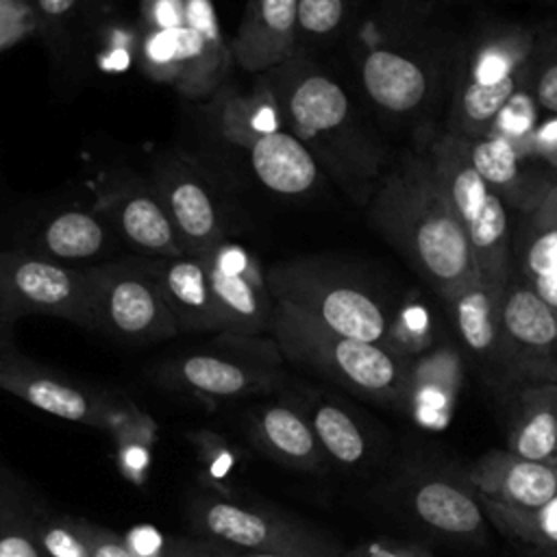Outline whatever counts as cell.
Masks as SVG:
<instances>
[{
    "mask_svg": "<svg viewBox=\"0 0 557 557\" xmlns=\"http://www.w3.org/2000/svg\"><path fill=\"white\" fill-rule=\"evenodd\" d=\"M0 389L61 420L107 431L117 400L50 370L17 348L0 352Z\"/></svg>",
    "mask_w": 557,
    "mask_h": 557,
    "instance_id": "30bf717a",
    "label": "cell"
},
{
    "mask_svg": "<svg viewBox=\"0 0 557 557\" xmlns=\"http://www.w3.org/2000/svg\"><path fill=\"white\" fill-rule=\"evenodd\" d=\"M524 102H527V98H509V104L503 111V126H507L511 133H524L533 120L531 107L520 113Z\"/></svg>",
    "mask_w": 557,
    "mask_h": 557,
    "instance_id": "7bdbcfd3",
    "label": "cell"
},
{
    "mask_svg": "<svg viewBox=\"0 0 557 557\" xmlns=\"http://www.w3.org/2000/svg\"><path fill=\"white\" fill-rule=\"evenodd\" d=\"M120 244V237L100 211L63 209L50 215L35 233L37 255L70 263L89 265Z\"/></svg>",
    "mask_w": 557,
    "mask_h": 557,
    "instance_id": "ac0fdd59",
    "label": "cell"
},
{
    "mask_svg": "<svg viewBox=\"0 0 557 557\" xmlns=\"http://www.w3.org/2000/svg\"><path fill=\"white\" fill-rule=\"evenodd\" d=\"M98 211L111 224L120 242L137 255H185V246L172 224V218L148 178L128 176L111 181L100 191Z\"/></svg>",
    "mask_w": 557,
    "mask_h": 557,
    "instance_id": "8fae6325",
    "label": "cell"
},
{
    "mask_svg": "<svg viewBox=\"0 0 557 557\" xmlns=\"http://www.w3.org/2000/svg\"><path fill=\"white\" fill-rule=\"evenodd\" d=\"M233 63L231 44L224 41L220 22H185L174 41L172 87L191 100L213 96Z\"/></svg>",
    "mask_w": 557,
    "mask_h": 557,
    "instance_id": "e0dca14e",
    "label": "cell"
},
{
    "mask_svg": "<svg viewBox=\"0 0 557 557\" xmlns=\"http://www.w3.org/2000/svg\"><path fill=\"white\" fill-rule=\"evenodd\" d=\"M500 315L507 335L518 346L529 350H548L557 344V318L535 292H513Z\"/></svg>",
    "mask_w": 557,
    "mask_h": 557,
    "instance_id": "d4e9b609",
    "label": "cell"
},
{
    "mask_svg": "<svg viewBox=\"0 0 557 557\" xmlns=\"http://www.w3.org/2000/svg\"><path fill=\"white\" fill-rule=\"evenodd\" d=\"M252 444L281 466L313 472L329 459L296 398H281L257 407L248 418Z\"/></svg>",
    "mask_w": 557,
    "mask_h": 557,
    "instance_id": "9a60e30c",
    "label": "cell"
},
{
    "mask_svg": "<svg viewBox=\"0 0 557 557\" xmlns=\"http://www.w3.org/2000/svg\"><path fill=\"white\" fill-rule=\"evenodd\" d=\"M487 194L490 191L485 187V181L479 176V172L474 168H466L455 176L453 198H455V205H457L461 218L466 220V224L479 213Z\"/></svg>",
    "mask_w": 557,
    "mask_h": 557,
    "instance_id": "8d00e7d4",
    "label": "cell"
},
{
    "mask_svg": "<svg viewBox=\"0 0 557 557\" xmlns=\"http://www.w3.org/2000/svg\"><path fill=\"white\" fill-rule=\"evenodd\" d=\"M157 557H283L272 553H259L242 546H233L207 537H165L157 550Z\"/></svg>",
    "mask_w": 557,
    "mask_h": 557,
    "instance_id": "4dcf8cb0",
    "label": "cell"
},
{
    "mask_svg": "<svg viewBox=\"0 0 557 557\" xmlns=\"http://www.w3.org/2000/svg\"><path fill=\"white\" fill-rule=\"evenodd\" d=\"M35 30L33 15L24 0H0V50Z\"/></svg>",
    "mask_w": 557,
    "mask_h": 557,
    "instance_id": "f35d334b",
    "label": "cell"
},
{
    "mask_svg": "<svg viewBox=\"0 0 557 557\" xmlns=\"http://www.w3.org/2000/svg\"><path fill=\"white\" fill-rule=\"evenodd\" d=\"M107 433L115 437L117 466L122 474L131 483L144 485L152 461V444L157 437L154 420L139 411L133 403H117Z\"/></svg>",
    "mask_w": 557,
    "mask_h": 557,
    "instance_id": "603a6c76",
    "label": "cell"
},
{
    "mask_svg": "<svg viewBox=\"0 0 557 557\" xmlns=\"http://www.w3.org/2000/svg\"><path fill=\"white\" fill-rule=\"evenodd\" d=\"M37 535L48 557H91L70 516H48L39 511Z\"/></svg>",
    "mask_w": 557,
    "mask_h": 557,
    "instance_id": "f546056e",
    "label": "cell"
},
{
    "mask_svg": "<svg viewBox=\"0 0 557 557\" xmlns=\"http://www.w3.org/2000/svg\"><path fill=\"white\" fill-rule=\"evenodd\" d=\"M535 289H537L535 294H537L550 309H557V272L537 276Z\"/></svg>",
    "mask_w": 557,
    "mask_h": 557,
    "instance_id": "f6af8a7d",
    "label": "cell"
},
{
    "mask_svg": "<svg viewBox=\"0 0 557 557\" xmlns=\"http://www.w3.org/2000/svg\"><path fill=\"white\" fill-rule=\"evenodd\" d=\"M496 529L533 557H557V494L535 511L485 509Z\"/></svg>",
    "mask_w": 557,
    "mask_h": 557,
    "instance_id": "484cf974",
    "label": "cell"
},
{
    "mask_svg": "<svg viewBox=\"0 0 557 557\" xmlns=\"http://www.w3.org/2000/svg\"><path fill=\"white\" fill-rule=\"evenodd\" d=\"M283 355L270 337L218 333L207 350H191L157 363L150 376L168 389L207 398H246L283 385Z\"/></svg>",
    "mask_w": 557,
    "mask_h": 557,
    "instance_id": "7a4b0ae2",
    "label": "cell"
},
{
    "mask_svg": "<svg viewBox=\"0 0 557 557\" xmlns=\"http://www.w3.org/2000/svg\"><path fill=\"white\" fill-rule=\"evenodd\" d=\"M272 339L283 359L309 368L348 392L396 407L407 400V376L381 344L342 337L298 309L276 302Z\"/></svg>",
    "mask_w": 557,
    "mask_h": 557,
    "instance_id": "6da1fadb",
    "label": "cell"
},
{
    "mask_svg": "<svg viewBox=\"0 0 557 557\" xmlns=\"http://www.w3.org/2000/svg\"><path fill=\"white\" fill-rule=\"evenodd\" d=\"M37 516L26 490L0 468V557H48L37 535Z\"/></svg>",
    "mask_w": 557,
    "mask_h": 557,
    "instance_id": "7402d4cb",
    "label": "cell"
},
{
    "mask_svg": "<svg viewBox=\"0 0 557 557\" xmlns=\"http://www.w3.org/2000/svg\"><path fill=\"white\" fill-rule=\"evenodd\" d=\"M298 0H246L237 33L231 41L233 61L265 74L296 54Z\"/></svg>",
    "mask_w": 557,
    "mask_h": 557,
    "instance_id": "4fadbf2b",
    "label": "cell"
},
{
    "mask_svg": "<svg viewBox=\"0 0 557 557\" xmlns=\"http://www.w3.org/2000/svg\"><path fill=\"white\" fill-rule=\"evenodd\" d=\"M265 278L276 302L298 309L342 337L370 344L385 337L387 324L381 307L357 287L326 283L313 268L298 261L274 263L265 270Z\"/></svg>",
    "mask_w": 557,
    "mask_h": 557,
    "instance_id": "52a82bcc",
    "label": "cell"
},
{
    "mask_svg": "<svg viewBox=\"0 0 557 557\" xmlns=\"http://www.w3.org/2000/svg\"><path fill=\"white\" fill-rule=\"evenodd\" d=\"M263 94V100H228L220 111L218 126L246 154L250 172L268 191L276 196H302L318 181V161L283 126L278 107L265 87Z\"/></svg>",
    "mask_w": 557,
    "mask_h": 557,
    "instance_id": "3957f363",
    "label": "cell"
},
{
    "mask_svg": "<svg viewBox=\"0 0 557 557\" xmlns=\"http://www.w3.org/2000/svg\"><path fill=\"white\" fill-rule=\"evenodd\" d=\"M537 98H540V102H542L546 109H550V111L557 113V65L548 67V70L542 74V78H540V83H537Z\"/></svg>",
    "mask_w": 557,
    "mask_h": 557,
    "instance_id": "ee69618b",
    "label": "cell"
},
{
    "mask_svg": "<svg viewBox=\"0 0 557 557\" xmlns=\"http://www.w3.org/2000/svg\"><path fill=\"white\" fill-rule=\"evenodd\" d=\"M324 455L339 468H359L370 457V440L357 416L342 403L318 394L294 396Z\"/></svg>",
    "mask_w": 557,
    "mask_h": 557,
    "instance_id": "ffe728a7",
    "label": "cell"
},
{
    "mask_svg": "<svg viewBox=\"0 0 557 557\" xmlns=\"http://www.w3.org/2000/svg\"><path fill=\"white\" fill-rule=\"evenodd\" d=\"M416 244L426 268L444 281L461 276L470 263L468 235L459 222L448 215L424 220L418 228Z\"/></svg>",
    "mask_w": 557,
    "mask_h": 557,
    "instance_id": "cb8c5ba5",
    "label": "cell"
},
{
    "mask_svg": "<svg viewBox=\"0 0 557 557\" xmlns=\"http://www.w3.org/2000/svg\"><path fill=\"white\" fill-rule=\"evenodd\" d=\"M211 289L215 294L224 333L272 337L276 300L252 252L235 242H222L205 255Z\"/></svg>",
    "mask_w": 557,
    "mask_h": 557,
    "instance_id": "9c48e42d",
    "label": "cell"
},
{
    "mask_svg": "<svg viewBox=\"0 0 557 557\" xmlns=\"http://www.w3.org/2000/svg\"><path fill=\"white\" fill-rule=\"evenodd\" d=\"M472 168L479 172L483 181L509 183L518 172L516 152L505 139L481 141L472 150Z\"/></svg>",
    "mask_w": 557,
    "mask_h": 557,
    "instance_id": "1f68e13d",
    "label": "cell"
},
{
    "mask_svg": "<svg viewBox=\"0 0 557 557\" xmlns=\"http://www.w3.org/2000/svg\"><path fill=\"white\" fill-rule=\"evenodd\" d=\"M148 181L161 196L172 224L189 255H205L228 242V215L215 183L174 150L157 154Z\"/></svg>",
    "mask_w": 557,
    "mask_h": 557,
    "instance_id": "ba28073f",
    "label": "cell"
},
{
    "mask_svg": "<svg viewBox=\"0 0 557 557\" xmlns=\"http://www.w3.org/2000/svg\"><path fill=\"white\" fill-rule=\"evenodd\" d=\"M409 509L433 533L450 540H481L485 531V509L470 481L446 474H420L407 494Z\"/></svg>",
    "mask_w": 557,
    "mask_h": 557,
    "instance_id": "5bb4252c",
    "label": "cell"
},
{
    "mask_svg": "<svg viewBox=\"0 0 557 557\" xmlns=\"http://www.w3.org/2000/svg\"><path fill=\"white\" fill-rule=\"evenodd\" d=\"M483 509L535 511L557 494V466L531 461L509 450H490L468 470Z\"/></svg>",
    "mask_w": 557,
    "mask_h": 557,
    "instance_id": "7c38bea8",
    "label": "cell"
},
{
    "mask_svg": "<svg viewBox=\"0 0 557 557\" xmlns=\"http://www.w3.org/2000/svg\"><path fill=\"white\" fill-rule=\"evenodd\" d=\"M457 326L463 344L474 352H490L496 342L492 300L485 292L474 289L457 302Z\"/></svg>",
    "mask_w": 557,
    "mask_h": 557,
    "instance_id": "83f0119b",
    "label": "cell"
},
{
    "mask_svg": "<svg viewBox=\"0 0 557 557\" xmlns=\"http://www.w3.org/2000/svg\"><path fill=\"white\" fill-rule=\"evenodd\" d=\"M198 537L283 557H342L344 548L326 533L270 507L222 496H198L187 509Z\"/></svg>",
    "mask_w": 557,
    "mask_h": 557,
    "instance_id": "5b68a950",
    "label": "cell"
},
{
    "mask_svg": "<svg viewBox=\"0 0 557 557\" xmlns=\"http://www.w3.org/2000/svg\"><path fill=\"white\" fill-rule=\"evenodd\" d=\"M154 270L178 333H224L202 255L154 257Z\"/></svg>",
    "mask_w": 557,
    "mask_h": 557,
    "instance_id": "2e32d148",
    "label": "cell"
},
{
    "mask_svg": "<svg viewBox=\"0 0 557 557\" xmlns=\"http://www.w3.org/2000/svg\"><path fill=\"white\" fill-rule=\"evenodd\" d=\"M89 265H70L37 252L0 250V309L11 318L52 315L94 331Z\"/></svg>",
    "mask_w": 557,
    "mask_h": 557,
    "instance_id": "8992f818",
    "label": "cell"
},
{
    "mask_svg": "<svg viewBox=\"0 0 557 557\" xmlns=\"http://www.w3.org/2000/svg\"><path fill=\"white\" fill-rule=\"evenodd\" d=\"M361 78L370 98L389 111L413 109L426 89L422 70L389 50H372L361 65Z\"/></svg>",
    "mask_w": 557,
    "mask_h": 557,
    "instance_id": "44dd1931",
    "label": "cell"
},
{
    "mask_svg": "<svg viewBox=\"0 0 557 557\" xmlns=\"http://www.w3.org/2000/svg\"><path fill=\"white\" fill-rule=\"evenodd\" d=\"M513 96V78L505 76L498 83L474 81L463 96V109L472 120H487L498 113Z\"/></svg>",
    "mask_w": 557,
    "mask_h": 557,
    "instance_id": "d6a6232c",
    "label": "cell"
},
{
    "mask_svg": "<svg viewBox=\"0 0 557 557\" xmlns=\"http://www.w3.org/2000/svg\"><path fill=\"white\" fill-rule=\"evenodd\" d=\"M89 268L94 331L128 344L161 342L178 333L154 270V257L135 255Z\"/></svg>",
    "mask_w": 557,
    "mask_h": 557,
    "instance_id": "277c9868",
    "label": "cell"
},
{
    "mask_svg": "<svg viewBox=\"0 0 557 557\" xmlns=\"http://www.w3.org/2000/svg\"><path fill=\"white\" fill-rule=\"evenodd\" d=\"M189 442L194 444L198 459L207 468V472L220 483L224 476H228L237 463L235 450L215 433L211 431H191Z\"/></svg>",
    "mask_w": 557,
    "mask_h": 557,
    "instance_id": "836d02e7",
    "label": "cell"
},
{
    "mask_svg": "<svg viewBox=\"0 0 557 557\" xmlns=\"http://www.w3.org/2000/svg\"><path fill=\"white\" fill-rule=\"evenodd\" d=\"M344 13V0H298L296 54H300L305 46H311L333 35L342 24Z\"/></svg>",
    "mask_w": 557,
    "mask_h": 557,
    "instance_id": "f1b7e54d",
    "label": "cell"
},
{
    "mask_svg": "<svg viewBox=\"0 0 557 557\" xmlns=\"http://www.w3.org/2000/svg\"><path fill=\"white\" fill-rule=\"evenodd\" d=\"M505 228H507L505 209H503L500 200L494 194H487L479 213L468 222L470 242L476 248H487V246L496 244L503 237Z\"/></svg>",
    "mask_w": 557,
    "mask_h": 557,
    "instance_id": "d590c367",
    "label": "cell"
},
{
    "mask_svg": "<svg viewBox=\"0 0 557 557\" xmlns=\"http://www.w3.org/2000/svg\"><path fill=\"white\" fill-rule=\"evenodd\" d=\"M13 326L15 320H11L2 309H0V352L13 350L15 342H13Z\"/></svg>",
    "mask_w": 557,
    "mask_h": 557,
    "instance_id": "bcb514c9",
    "label": "cell"
},
{
    "mask_svg": "<svg viewBox=\"0 0 557 557\" xmlns=\"http://www.w3.org/2000/svg\"><path fill=\"white\" fill-rule=\"evenodd\" d=\"M505 76H509V59L498 54V52L485 54L481 59V63L476 65V81L479 83H498Z\"/></svg>",
    "mask_w": 557,
    "mask_h": 557,
    "instance_id": "b9f144b4",
    "label": "cell"
},
{
    "mask_svg": "<svg viewBox=\"0 0 557 557\" xmlns=\"http://www.w3.org/2000/svg\"><path fill=\"white\" fill-rule=\"evenodd\" d=\"M183 24V0H139V30H176Z\"/></svg>",
    "mask_w": 557,
    "mask_h": 557,
    "instance_id": "74e56055",
    "label": "cell"
},
{
    "mask_svg": "<svg viewBox=\"0 0 557 557\" xmlns=\"http://www.w3.org/2000/svg\"><path fill=\"white\" fill-rule=\"evenodd\" d=\"M342 557H433L426 548L398 540H368L342 553Z\"/></svg>",
    "mask_w": 557,
    "mask_h": 557,
    "instance_id": "ab89813d",
    "label": "cell"
},
{
    "mask_svg": "<svg viewBox=\"0 0 557 557\" xmlns=\"http://www.w3.org/2000/svg\"><path fill=\"white\" fill-rule=\"evenodd\" d=\"M507 450L516 457L557 466V383L522 389L507 429Z\"/></svg>",
    "mask_w": 557,
    "mask_h": 557,
    "instance_id": "d6986e66",
    "label": "cell"
},
{
    "mask_svg": "<svg viewBox=\"0 0 557 557\" xmlns=\"http://www.w3.org/2000/svg\"><path fill=\"white\" fill-rule=\"evenodd\" d=\"M529 268L537 276L557 272V231H550L535 239L529 250Z\"/></svg>",
    "mask_w": 557,
    "mask_h": 557,
    "instance_id": "60d3db41",
    "label": "cell"
},
{
    "mask_svg": "<svg viewBox=\"0 0 557 557\" xmlns=\"http://www.w3.org/2000/svg\"><path fill=\"white\" fill-rule=\"evenodd\" d=\"M35 30L54 57H65L78 35L87 0H24Z\"/></svg>",
    "mask_w": 557,
    "mask_h": 557,
    "instance_id": "4316f807",
    "label": "cell"
},
{
    "mask_svg": "<svg viewBox=\"0 0 557 557\" xmlns=\"http://www.w3.org/2000/svg\"><path fill=\"white\" fill-rule=\"evenodd\" d=\"M72 524L85 540L91 557H139L128 540H124L122 535H117L96 522H89L83 518H72Z\"/></svg>",
    "mask_w": 557,
    "mask_h": 557,
    "instance_id": "e575fe53",
    "label": "cell"
}]
</instances>
